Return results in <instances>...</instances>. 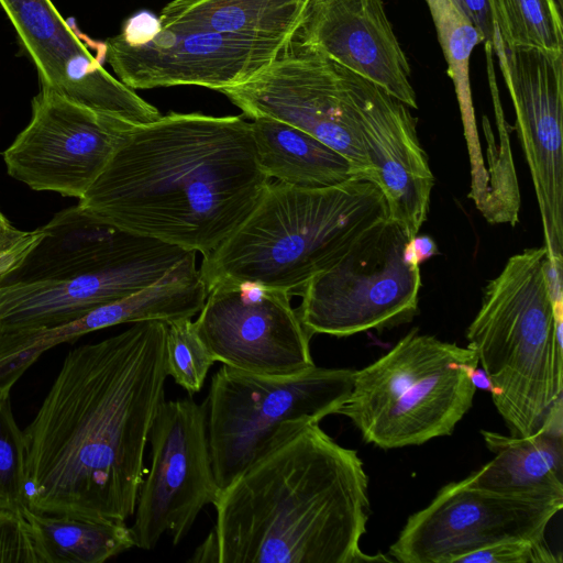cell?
Returning <instances> with one entry per match:
<instances>
[{
	"instance_id": "1",
	"label": "cell",
	"mask_w": 563,
	"mask_h": 563,
	"mask_svg": "<svg viewBox=\"0 0 563 563\" xmlns=\"http://www.w3.org/2000/svg\"><path fill=\"white\" fill-rule=\"evenodd\" d=\"M167 323H133L70 350L23 430L29 509L125 522L165 400Z\"/></svg>"
},
{
	"instance_id": "2",
	"label": "cell",
	"mask_w": 563,
	"mask_h": 563,
	"mask_svg": "<svg viewBox=\"0 0 563 563\" xmlns=\"http://www.w3.org/2000/svg\"><path fill=\"white\" fill-rule=\"evenodd\" d=\"M272 179L241 115L170 112L133 126L78 206L135 235L209 255Z\"/></svg>"
},
{
	"instance_id": "3",
	"label": "cell",
	"mask_w": 563,
	"mask_h": 563,
	"mask_svg": "<svg viewBox=\"0 0 563 563\" xmlns=\"http://www.w3.org/2000/svg\"><path fill=\"white\" fill-rule=\"evenodd\" d=\"M212 505L217 563L393 561L362 551L371 509L363 461L319 423L275 445Z\"/></svg>"
},
{
	"instance_id": "4",
	"label": "cell",
	"mask_w": 563,
	"mask_h": 563,
	"mask_svg": "<svg viewBox=\"0 0 563 563\" xmlns=\"http://www.w3.org/2000/svg\"><path fill=\"white\" fill-rule=\"evenodd\" d=\"M388 217L385 196L368 177L322 188L271 183L244 222L202 257L199 273L208 292L221 284L255 283L300 296Z\"/></svg>"
},
{
	"instance_id": "5",
	"label": "cell",
	"mask_w": 563,
	"mask_h": 563,
	"mask_svg": "<svg viewBox=\"0 0 563 563\" xmlns=\"http://www.w3.org/2000/svg\"><path fill=\"white\" fill-rule=\"evenodd\" d=\"M543 246L508 258L484 288L466 330L511 435L537 432L562 400V328L549 291Z\"/></svg>"
},
{
	"instance_id": "6",
	"label": "cell",
	"mask_w": 563,
	"mask_h": 563,
	"mask_svg": "<svg viewBox=\"0 0 563 563\" xmlns=\"http://www.w3.org/2000/svg\"><path fill=\"white\" fill-rule=\"evenodd\" d=\"M477 366L473 349L413 329L355 369L351 394L336 413L384 450L450 435L473 405Z\"/></svg>"
},
{
	"instance_id": "7",
	"label": "cell",
	"mask_w": 563,
	"mask_h": 563,
	"mask_svg": "<svg viewBox=\"0 0 563 563\" xmlns=\"http://www.w3.org/2000/svg\"><path fill=\"white\" fill-rule=\"evenodd\" d=\"M354 373L313 366L295 375L268 376L222 365L203 402L220 490L298 430L336 413L351 394Z\"/></svg>"
},
{
	"instance_id": "8",
	"label": "cell",
	"mask_w": 563,
	"mask_h": 563,
	"mask_svg": "<svg viewBox=\"0 0 563 563\" xmlns=\"http://www.w3.org/2000/svg\"><path fill=\"white\" fill-rule=\"evenodd\" d=\"M412 240L389 217L362 234L302 289L296 311L307 331L343 338L410 322L421 288Z\"/></svg>"
},
{
	"instance_id": "9",
	"label": "cell",
	"mask_w": 563,
	"mask_h": 563,
	"mask_svg": "<svg viewBox=\"0 0 563 563\" xmlns=\"http://www.w3.org/2000/svg\"><path fill=\"white\" fill-rule=\"evenodd\" d=\"M372 84L291 38L262 71L219 92L250 119L273 118L310 134L372 179L358 120Z\"/></svg>"
},
{
	"instance_id": "10",
	"label": "cell",
	"mask_w": 563,
	"mask_h": 563,
	"mask_svg": "<svg viewBox=\"0 0 563 563\" xmlns=\"http://www.w3.org/2000/svg\"><path fill=\"white\" fill-rule=\"evenodd\" d=\"M562 507V498L497 493L465 477L443 486L407 519L388 556L400 563H459L498 543L542 540Z\"/></svg>"
},
{
	"instance_id": "11",
	"label": "cell",
	"mask_w": 563,
	"mask_h": 563,
	"mask_svg": "<svg viewBox=\"0 0 563 563\" xmlns=\"http://www.w3.org/2000/svg\"><path fill=\"white\" fill-rule=\"evenodd\" d=\"M151 463L140 486L134 545L151 550L164 534L176 545L220 493L207 435L206 407L192 397L164 400L151 428Z\"/></svg>"
},
{
	"instance_id": "12",
	"label": "cell",
	"mask_w": 563,
	"mask_h": 563,
	"mask_svg": "<svg viewBox=\"0 0 563 563\" xmlns=\"http://www.w3.org/2000/svg\"><path fill=\"white\" fill-rule=\"evenodd\" d=\"M133 126L42 88L2 157L8 174L31 189L80 199Z\"/></svg>"
},
{
	"instance_id": "13",
	"label": "cell",
	"mask_w": 563,
	"mask_h": 563,
	"mask_svg": "<svg viewBox=\"0 0 563 563\" xmlns=\"http://www.w3.org/2000/svg\"><path fill=\"white\" fill-rule=\"evenodd\" d=\"M492 45L516 114L549 258L563 262V53Z\"/></svg>"
},
{
	"instance_id": "14",
	"label": "cell",
	"mask_w": 563,
	"mask_h": 563,
	"mask_svg": "<svg viewBox=\"0 0 563 563\" xmlns=\"http://www.w3.org/2000/svg\"><path fill=\"white\" fill-rule=\"evenodd\" d=\"M194 323L214 361L232 368L289 376L316 366L311 334L286 291L255 283L218 285Z\"/></svg>"
},
{
	"instance_id": "15",
	"label": "cell",
	"mask_w": 563,
	"mask_h": 563,
	"mask_svg": "<svg viewBox=\"0 0 563 563\" xmlns=\"http://www.w3.org/2000/svg\"><path fill=\"white\" fill-rule=\"evenodd\" d=\"M289 42L161 29L139 46L108 38L106 60L133 90L200 86L220 91L262 71Z\"/></svg>"
},
{
	"instance_id": "16",
	"label": "cell",
	"mask_w": 563,
	"mask_h": 563,
	"mask_svg": "<svg viewBox=\"0 0 563 563\" xmlns=\"http://www.w3.org/2000/svg\"><path fill=\"white\" fill-rule=\"evenodd\" d=\"M34 62L42 88L131 125L161 118L159 111L113 77L93 56L51 0H0Z\"/></svg>"
},
{
	"instance_id": "17",
	"label": "cell",
	"mask_w": 563,
	"mask_h": 563,
	"mask_svg": "<svg viewBox=\"0 0 563 563\" xmlns=\"http://www.w3.org/2000/svg\"><path fill=\"white\" fill-rule=\"evenodd\" d=\"M192 252L145 238L109 263L67 279L0 285V332L77 320L156 283Z\"/></svg>"
},
{
	"instance_id": "18",
	"label": "cell",
	"mask_w": 563,
	"mask_h": 563,
	"mask_svg": "<svg viewBox=\"0 0 563 563\" xmlns=\"http://www.w3.org/2000/svg\"><path fill=\"white\" fill-rule=\"evenodd\" d=\"M292 40L418 109L411 68L383 0H311Z\"/></svg>"
},
{
	"instance_id": "19",
	"label": "cell",
	"mask_w": 563,
	"mask_h": 563,
	"mask_svg": "<svg viewBox=\"0 0 563 563\" xmlns=\"http://www.w3.org/2000/svg\"><path fill=\"white\" fill-rule=\"evenodd\" d=\"M410 109L373 82L358 120L372 179L385 196L389 218L413 239L427 220L434 176Z\"/></svg>"
},
{
	"instance_id": "20",
	"label": "cell",
	"mask_w": 563,
	"mask_h": 563,
	"mask_svg": "<svg viewBox=\"0 0 563 563\" xmlns=\"http://www.w3.org/2000/svg\"><path fill=\"white\" fill-rule=\"evenodd\" d=\"M207 296V286L196 266V252H192L156 283L102 305L77 320L18 332L13 336L14 349L33 364L48 349L96 330L122 323L192 318L202 309Z\"/></svg>"
},
{
	"instance_id": "21",
	"label": "cell",
	"mask_w": 563,
	"mask_h": 563,
	"mask_svg": "<svg viewBox=\"0 0 563 563\" xmlns=\"http://www.w3.org/2000/svg\"><path fill=\"white\" fill-rule=\"evenodd\" d=\"M44 238L0 285L63 280L109 263L145 238L92 217L78 205L43 225Z\"/></svg>"
},
{
	"instance_id": "22",
	"label": "cell",
	"mask_w": 563,
	"mask_h": 563,
	"mask_svg": "<svg viewBox=\"0 0 563 563\" xmlns=\"http://www.w3.org/2000/svg\"><path fill=\"white\" fill-rule=\"evenodd\" d=\"M494 457L466 477L475 487L563 499L562 400L542 427L526 437L482 430Z\"/></svg>"
},
{
	"instance_id": "23",
	"label": "cell",
	"mask_w": 563,
	"mask_h": 563,
	"mask_svg": "<svg viewBox=\"0 0 563 563\" xmlns=\"http://www.w3.org/2000/svg\"><path fill=\"white\" fill-rule=\"evenodd\" d=\"M311 0H174L158 15L161 29L289 41Z\"/></svg>"
},
{
	"instance_id": "24",
	"label": "cell",
	"mask_w": 563,
	"mask_h": 563,
	"mask_svg": "<svg viewBox=\"0 0 563 563\" xmlns=\"http://www.w3.org/2000/svg\"><path fill=\"white\" fill-rule=\"evenodd\" d=\"M250 124L257 164L271 179L322 188L364 176L339 152L288 123L258 117Z\"/></svg>"
},
{
	"instance_id": "25",
	"label": "cell",
	"mask_w": 563,
	"mask_h": 563,
	"mask_svg": "<svg viewBox=\"0 0 563 563\" xmlns=\"http://www.w3.org/2000/svg\"><path fill=\"white\" fill-rule=\"evenodd\" d=\"M45 552L47 563H102L134 545L123 521L23 511Z\"/></svg>"
},
{
	"instance_id": "26",
	"label": "cell",
	"mask_w": 563,
	"mask_h": 563,
	"mask_svg": "<svg viewBox=\"0 0 563 563\" xmlns=\"http://www.w3.org/2000/svg\"><path fill=\"white\" fill-rule=\"evenodd\" d=\"M443 51L467 136L476 135L470 84V57L485 42L474 23L455 0H424Z\"/></svg>"
},
{
	"instance_id": "27",
	"label": "cell",
	"mask_w": 563,
	"mask_h": 563,
	"mask_svg": "<svg viewBox=\"0 0 563 563\" xmlns=\"http://www.w3.org/2000/svg\"><path fill=\"white\" fill-rule=\"evenodd\" d=\"M492 21L507 48L563 53L562 0H488Z\"/></svg>"
},
{
	"instance_id": "28",
	"label": "cell",
	"mask_w": 563,
	"mask_h": 563,
	"mask_svg": "<svg viewBox=\"0 0 563 563\" xmlns=\"http://www.w3.org/2000/svg\"><path fill=\"white\" fill-rule=\"evenodd\" d=\"M27 507L26 445L12 411L10 391L0 393V509Z\"/></svg>"
},
{
	"instance_id": "29",
	"label": "cell",
	"mask_w": 563,
	"mask_h": 563,
	"mask_svg": "<svg viewBox=\"0 0 563 563\" xmlns=\"http://www.w3.org/2000/svg\"><path fill=\"white\" fill-rule=\"evenodd\" d=\"M167 323V373L190 396L198 393L214 358L196 331L191 318H179Z\"/></svg>"
},
{
	"instance_id": "30",
	"label": "cell",
	"mask_w": 563,
	"mask_h": 563,
	"mask_svg": "<svg viewBox=\"0 0 563 563\" xmlns=\"http://www.w3.org/2000/svg\"><path fill=\"white\" fill-rule=\"evenodd\" d=\"M0 563H47L33 527L21 511L0 509Z\"/></svg>"
},
{
	"instance_id": "31",
	"label": "cell",
	"mask_w": 563,
	"mask_h": 563,
	"mask_svg": "<svg viewBox=\"0 0 563 563\" xmlns=\"http://www.w3.org/2000/svg\"><path fill=\"white\" fill-rule=\"evenodd\" d=\"M545 539L498 543L463 556L459 563H560Z\"/></svg>"
},
{
	"instance_id": "32",
	"label": "cell",
	"mask_w": 563,
	"mask_h": 563,
	"mask_svg": "<svg viewBox=\"0 0 563 563\" xmlns=\"http://www.w3.org/2000/svg\"><path fill=\"white\" fill-rule=\"evenodd\" d=\"M44 235L43 227L33 231L14 228L0 211V284L20 267Z\"/></svg>"
},
{
	"instance_id": "33",
	"label": "cell",
	"mask_w": 563,
	"mask_h": 563,
	"mask_svg": "<svg viewBox=\"0 0 563 563\" xmlns=\"http://www.w3.org/2000/svg\"><path fill=\"white\" fill-rule=\"evenodd\" d=\"M159 30L158 16L147 10H141L124 22L121 33L115 37L129 46H139L151 42Z\"/></svg>"
},
{
	"instance_id": "34",
	"label": "cell",
	"mask_w": 563,
	"mask_h": 563,
	"mask_svg": "<svg viewBox=\"0 0 563 563\" xmlns=\"http://www.w3.org/2000/svg\"><path fill=\"white\" fill-rule=\"evenodd\" d=\"M474 23L485 41L492 42L494 24L488 0H455Z\"/></svg>"
},
{
	"instance_id": "35",
	"label": "cell",
	"mask_w": 563,
	"mask_h": 563,
	"mask_svg": "<svg viewBox=\"0 0 563 563\" xmlns=\"http://www.w3.org/2000/svg\"><path fill=\"white\" fill-rule=\"evenodd\" d=\"M412 245L419 264L439 253L434 241L428 235H416Z\"/></svg>"
},
{
	"instance_id": "36",
	"label": "cell",
	"mask_w": 563,
	"mask_h": 563,
	"mask_svg": "<svg viewBox=\"0 0 563 563\" xmlns=\"http://www.w3.org/2000/svg\"><path fill=\"white\" fill-rule=\"evenodd\" d=\"M189 561L217 562V544L212 531H210L206 540L197 548L194 556Z\"/></svg>"
}]
</instances>
